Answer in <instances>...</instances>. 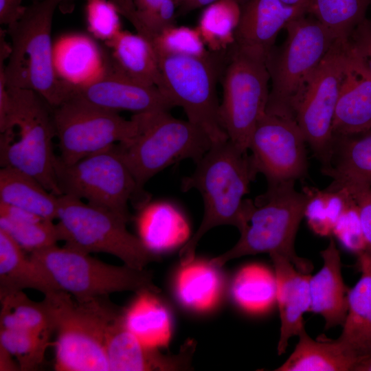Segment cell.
Here are the masks:
<instances>
[{"instance_id": "cell-33", "label": "cell", "mask_w": 371, "mask_h": 371, "mask_svg": "<svg viewBox=\"0 0 371 371\" xmlns=\"http://www.w3.org/2000/svg\"><path fill=\"white\" fill-rule=\"evenodd\" d=\"M118 13L150 44L164 30L175 25L182 0H109Z\"/></svg>"}, {"instance_id": "cell-38", "label": "cell", "mask_w": 371, "mask_h": 371, "mask_svg": "<svg viewBox=\"0 0 371 371\" xmlns=\"http://www.w3.org/2000/svg\"><path fill=\"white\" fill-rule=\"evenodd\" d=\"M50 344V339L25 330L0 328V346L16 359L21 370H35Z\"/></svg>"}, {"instance_id": "cell-6", "label": "cell", "mask_w": 371, "mask_h": 371, "mask_svg": "<svg viewBox=\"0 0 371 371\" xmlns=\"http://www.w3.org/2000/svg\"><path fill=\"white\" fill-rule=\"evenodd\" d=\"M295 183L268 186L257 198L248 223L236 245L208 262L218 268L244 256L260 253L287 258L300 271L309 274L312 263L297 255L294 243L300 223L304 217L307 196L295 189Z\"/></svg>"}, {"instance_id": "cell-11", "label": "cell", "mask_w": 371, "mask_h": 371, "mask_svg": "<svg viewBox=\"0 0 371 371\" xmlns=\"http://www.w3.org/2000/svg\"><path fill=\"white\" fill-rule=\"evenodd\" d=\"M54 169L62 195L80 199L128 220V203L139 209L149 199L139 191L117 144L71 164L56 155Z\"/></svg>"}, {"instance_id": "cell-28", "label": "cell", "mask_w": 371, "mask_h": 371, "mask_svg": "<svg viewBox=\"0 0 371 371\" xmlns=\"http://www.w3.org/2000/svg\"><path fill=\"white\" fill-rule=\"evenodd\" d=\"M122 310L127 329L144 346L158 348L166 346L172 333L170 314L157 297V293L141 291Z\"/></svg>"}, {"instance_id": "cell-22", "label": "cell", "mask_w": 371, "mask_h": 371, "mask_svg": "<svg viewBox=\"0 0 371 371\" xmlns=\"http://www.w3.org/2000/svg\"><path fill=\"white\" fill-rule=\"evenodd\" d=\"M106 69L134 82L158 87L161 73L151 45L142 36L120 30L106 43Z\"/></svg>"}, {"instance_id": "cell-42", "label": "cell", "mask_w": 371, "mask_h": 371, "mask_svg": "<svg viewBox=\"0 0 371 371\" xmlns=\"http://www.w3.org/2000/svg\"><path fill=\"white\" fill-rule=\"evenodd\" d=\"M348 46L352 56L371 75V21L365 19L351 32Z\"/></svg>"}, {"instance_id": "cell-5", "label": "cell", "mask_w": 371, "mask_h": 371, "mask_svg": "<svg viewBox=\"0 0 371 371\" xmlns=\"http://www.w3.org/2000/svg\"><path fill=\"white\" fill-rule=\"evenodd\" d=\"M306 15L286 25V40L267 57L271 81L267 113L295 120L313 75L337 39L315 18Z\"/></svg>"}, {"instance_id": "cell-3", "label": "cell", "mask_w": 371, "mask_h": 371, "mask_svg": "<svg viewBox=\"0 0 371 371\" xmlns=\"http://www.w3.org/2000/svg\"><path fill=\"white\" fill-rule=\"evenodd\" d=\"M44 296L56 335L54 343L55 370L109 371L106 329L122 311L108 297L78 302L61 290Z\"/></svg>"}, {"instance_id": "cell-17", "label": "cell", "mask_w": 371, "mask_h": 371, "mask_svg": "<svg viewBox=\"0 0 371 371\" xmlns=\"http://www.w3.org/2000/svg\"><path fill=\"white\" fill-rule=\"evenodd\" d=\"M71 95L117 112L169 111L174 107L157 87L137 83L107 69L91 82L74 84Z\"/></svg>"}, {"instance_id": "cell-43", "label": "cell", "mask_w": 371, "mask_h": 371, "mask_svg": "<svg viewBox=\"0 0 371 371\" xmlns=\"http://www.w3.org/2000/svg\"><path fill=\"white\" fill-rule=\"evenodd\" d=\"M355 203L366 241V252L371 255V187L346 186Z\"/></svg>"}, {"instance_id": "cell-47", "label": "cell", "mask_w": 371, "mask_h": 371, "mask_svg": "<svg viewBox=\"0 0 371 371\" xmlns=\"http://www.w3.org/2000/svg\"><path fill=\"white\" fill-rule=\"evenodd\" d=\"M354 371H371V357L359 362L355 366Z\"/></svg>"}, {"instance_id": "cell-44", "label": "cell", "mask_w": 371, "mask_h": 371, "mask_svg": "<svg viewBox=\"0 0 371 371\" xmlns=\"http://www.w3.org/2000/svg\"><path fill=\"white\" fill-rule=\"evenodd\" d=\"M23 0H0V23L9 25L16 21L22 14L25 6Z\"/></svg>"}, {"instance_id": "cell-12", "label": "cell", "mask_w": 371, "mask_h": 371, "mask_svg": "<svg viewBox=\"0 0 371 371\" xmlns=\"http://www.w3.org/2000/svg\"><path fill=\"white\" fill-rule=\"evenodd\" d=\"M52 115L58 139V156L63 162L71 164L115 142H131L142 129L144 113L126 120L117 111L71 95L52 107Z\"/></svg>"}, {"instance_id": "cell-39", "label": "cell", "mask_w": 371, "mask_h": 371, "mask_svg": "<svg viewBox=\"0 0 371 371\" xmlns=\"http://www.w3.org/2000/svg\"><path fill=\"white\" fill-rule=\"evenodd\" d=\"M150 45L157 58L165 56L199 57L208 52L196 27L176 25L156 35Z\"/></svg>"}, {"instance_id": "cell-14", "label": "cell", "mask_w": 371, "mask_h": 371, "mask_svg": "<svg viewBox=\"0 0 371 371\" xmlns=\"http://www.w3.org/2000/svg\"><path fill=\"white\" fill-rule=\"evenodd\" d=\"M348 38L335 40L313 75L295 114L306 144L323 166L333 149V122L349 58Z\"/></svg>"}, {"instance_id": "cell-49", "label": "cell", "mask_w": 371, "mask_h": 371, "mask_svg": "<svg viewBox=\"0 0 371 371\" xmlns=\"http://www.w3.org/2000/svg\"><path fill=\"white\" fill-rule=\"evenodd\" d=\"M74 0H65V2L63 3V5H62V7H64L65 8H69V3H71L72 1H74Z\"/></svg>"}, {"instance_id": "cell-4", "label": "cell", "mask_w": 371, "mask_h": 371, "mask_svg": "<svg viewBox=\"0 0 371 371\" xmlns=\"http://www.w3.org/2000/svg\"><path fill=\"white\" fill-rule=\"evenodd\" d=\"M7 89L9 109L0 132H10L18 139L0 136L1 167L19 169L34 177L49 192L61 196L54 169L52 106L32 90Z\"/></svg>"}, {"instance_id": "cell-34", "label": "cell", "mask_w": 371, "mask_h": 371, "mask_svg": "<svg viewBox=\"0 0 371 371\" xmlns=\"http://www.w3.org/2000/svg\"><path fill=\"white\" fill-rule=\"evenodd\" d=\"M277 284L275 273L260 265H249L235 276L232 285V296L245 311L260 313L276 302Z\"/></svg>"}, {"instance_id": "cell-46", "label": "cell", "mask_w": 371, "mask_h": 371, "mask_svg": "<svg viewBox=\"0 0 371 371\" xmlns=\"http://www.w3.org/2000/svg\"><path fill=\"white\" fill-rule=\"evenodd\" d=\"M12 357L10 353L0 346V370H20L19 365L14 363Z\"/></svg>"}, {"instance_id": "cell-40", "label": "cell", "mask_w": 371, "mask_h": 371, "mask_svg": "<svg viewBox=\"0 0 371 371\" xmlns=\"http://www.w3.org/2000/svg\"><path fill=\"white\" fill-rule=\"evenodd\" d=\"M333 235L348 251L357 255L366 251V241L359 211L352 198L336 221Z\"/></svg>"}, {"instance_id": "cell-41", "label": "cell", "mask_w": 371, "mask_h": 371, "mask_svg": "<svg viewBox=\"0 0 371 371\" xmlns=\"http://www.w3.org/2000/svg\"><path fill=\"white\" fill-rule=\"evenodd\" d=\"M87 8L90 30L97 36L108 40L121 30L120 14L109 0H89Z\"/></svg>"}, {"instance_id": "cell-26", "label": "cell", "mask_w": 371, "mask_h": 371, "mask_svg": "<svg viewBox=\"0 0 371 371\" xmlns=\"http://www.w3.org/2000/svg\"><path fill=\"white\" fill-rule=\"evenodd\" d=\"M359 281L348 292V311L340 337L346 341L359 362L371 357V255L358 256Z\"/></svg>"}, {"instance_id": "cell-31", "label": "cell", "mask_w": 371, "mask_h": 371, "mask_svg": "<svg viewBox=\"0 0 371 371\" xmlns=\"http://www.w3.org/2000/svg\"><path fill=\"white\" fill-rule=\"evenodd\" d=\"M179 272L176 293L186 306L196 310L211 308L217 302L222 289L219 268L207 262H194L184 266Z\"/></svg>"}, {"instance_id": "cell-8", "label": "cell", "mask_w": 371, "mask_h": 371, "mask_svg": "<svg viewBox=\"0 0 371 371\" xmlns=\"http://www.w3.org/2000/svg\"><path fill=\"white\" fill-rule=\"evenodd\" d=\"M213 144L208 135L189 120L172 117L169 111L144 113L139 134L117 148L132 173L139 191L168 166L186 159L199 162Z\"/></svg>"}, {"instance_id": "cell-10", "label": "cell", "mask_w": 371, "mask_h": 371, "mask_svg": "<svg viewBox=\"0 0 371 371\" xmlns=\"http://www.w3.org/2000/svg\"><path fill=\"white\" fill-rule=\"evenodd\" d=\"M30 256L43 267L59 290L78 302L117 292H160L151 272L145 269L110 265L65 245H55L30 253Z\"/></svg>"}, {"instance_id": "cell-18", "label": "cell", "mask_w": 371, "mask_h": 371, "mask_svg": "<svg viewBox=\"0 0 371 371\" xmlns=\"http://www.w3.org/2000/svg\"><path fill=\"white\" fill-rule=\"evenodd\" d=\"M306 14V8L289 5L281 0H245L240 4L234 45L266 60L279 32L289 22Z\"/></svg>"}, {"instance_id": "cell-21", "label": "cell", "mask_w": 371, "mask_h": 371, "mask_svg": "<svg viewBox=\"0 0 371 371\" xmlns=\"http://www.w3.org/2000/svg\"><path fill=\"white\" fill-rule=\"evenodd\" d=\"M371 128V75L350 54L333 122V137Z\"/></svg>"}, {"instance_id": "cell-1", "label": "cell", "mask_w": 371, "mask_h": 371, "mask_svg": "<svg viewBox=\"0 0 371 371\" xmlns=\"http://www.w3.org/2000/svg\"><path fill=\"white\" fill-rule=\"evenodd\" d=\"M194 172L183 179V192L197 190L204 203L199 227L179 251L182 266L194 260L201 238L219 225H232L242 232L247 226L254 202L244 200L258 174L248 152H243L229 139L213 144L196 164Z\"/></svg>"}, {"instance_id": "cell-23", "label": "cell", "mask_w": 371, "mask_h": 371, "mask_svg": "<svg viewBox=\"0 0 371 371\" xmlns=\"http://www.w3.org/2000/svg\"><path fill=\"white\" fill-rule=\"evenodd\" d=\"M322 169L333 180L329 186L371 187V128L334 137L330 159Z\"/></svg>"}, {"instance_id": "cell-25", "label": "cell", "mask_w": 371, "mask_h": 371, "mask_svg": "<svg viewBox=\"0 0 371 371\" xmlns=\"http://www.w3.org/2000/svg\"><path fill=\"white\" fill-rule=\"evenodd\" d=\"M137 227L139 238L155 254L184 245L190 238V227L183 214L170 203H147L139 209Z\"/></svg>"}, {"instance_id": "cell-48", "label": "cell", "mask_w": 371, "mask_h": 371, "mask_svg": "<svg viewBox=\"0 0 371 371\" xmlns=\"http://www.w3.org/2000/svg\"><path fill=\"white\" fill-rule=\"evenodd\" d=\"M284 3L289 5H297L308 8V0H281Z\"/></svg>"}, {"instance_id": "cell-32", "label": "cell", "mask_w": 371, "mask_h": 371, "mask_svg": "<svg viewBox=\"0 0 371 371\" xmlns=\"http://www.w3.org/2000/svg\"><path fill=\"white\" fill-rule=\"evenodd\" d=\"M0 328L25 330L50 339L54 325L43 300L34 302L23 291L0 294Z\"/></svg>"}, {"instance_id": "cell-9", "label": "cell", "mask_w": 371, "mask_h": 371, "mask_svg": "<svg viewBox=\"0 0 371 371\" xmlns=\"http://www.w3.org/2000/svg\"><path fill=\"white\" fill-rule=\"evenodd\" d=\"M56 219L60 240L67 247L89 254H109L137 269L158 260L156 254L128 231L129 220L111 210L61 195Z\"/></svg>"}, {"instance_id": "cell-15", "label": "cell", "mask_w": 371, "mask_h": 371, "mask_svg": "<svg viewBox=\"0 0 371 371\" xmlns=\"http://www.w3.org/2000/svg\"><path fill=\"white\" fill-rule=\"evenodd\" d=\"M306 141L295 120L265 112L250 137L252 164L268 186L295 183L307 175Z\"/></svg>"}, {"instance_id": "cell-16", "label": "cell", "mask_w": 371, "mask_h": 371, "mask_svg": "<svg viewBox=\"0 0 371 371\" xmlns=\"http://www.w3.org/2000/svg\"><path fill=\"white\" fill-rule=\"evenodd\" d=\"M122 312L108 324L105 347L109 371H184L192 370L196 344L186 342L176 355H164L142 344L126 327Z\"/></svg>"}, {"instance_id": "cell-30", "label": "cell", "mask_w": 371, "mask_h": 371, "mask_svg": "<svg viewBox=\"0 0 371 371\" xmlns=\"http://www.w3.org/2000/svg\"><path fill=\"white\" fill-rule=\"evenodd\" d=\"M0 229L30 253L55 245L60 240L54 221L2 202H0Z\"/></svg>"}, {"instance_id": "cell-24", "label": "cell", "mask_w": 371, "mask_h": 371, "mask_svg": "<svg viewBox=\"0 0 371 371\" xmlns=\"http://www.w3.org/2000/svg\"><path fill=\"white\" fill-rule=\"evenodd\" d=\"M294 350L276 371H354L359 359L350 345L336 339H313L305 328L298 335Z\"/></svg>"}, {"instance_id": "cell-50", "label": "cell", "mask_w": 371, "mask_h": 371, "mask_svg": "<svg viewBox=\"0 0 371 371\" xmlns=\"http://www.w3.org/2000/svg\"><path fill=\"white\" fill-rule=\"evenodd\" d=\"M370 3H371V0H370Z\"/></svg>"}, {"instance_id": "cell-20", "label": "cell", "mask_w": 371, "mask_h": 371, "mask_svg": "<svg viewBox=\"0 0 371 371\" xmlns=\"http://www.w3.org/2000/svg\"><path fill=\"white\" fill-rule=\"evenodd\" d=\"M320 254L323 265L309 280L310 311L320 315L325 321V330H329L343 326L346 322L349 289L344 282L340 254L333 238Z\"/></svg>"}, {"instance_id": "cell-37", "label": "cell", "mask_w": 371, "mask_h": 371, "mask_svg": "<svg viewBox=\"0 0 371 371\" xmlns=\"http://www.w3.org/2000/svg\"><path fill=\"white\" fill-rule=\"evenodd\" d=\"M370 0H308L307 14L319 21L335 38H348L366 19Z\"/></svg>"}, {"instance_id": "cell-19", "label": "cell", "mask_w": 371, "mask_h": 371, "mask_svg": "<svg viewBox=\"0 0 371 371\" xmlns=\"http://www.w3.org/2000/svg\"><path fill=\"white\" fill-rule=\"evenodd\" d=\"M277 284L276 302L280 318L278 353L286 352L288 343L304 328L303 315L311 308L310 274L298 270L286 257L270 254Z\"/></svg>"}, {"instance_id": "cell-7", "label": "cell", "mask_w": 371, "mask_h": 371, "mask_svg": "<svg viewBox=\"0 0 371 371\" xmlns=\"http://www.w3.org/2000/svg\"><path fill=\"white\" fill-rule=\"evenodd\" d=\"M229 49L208 50L199 57L158 58L161 80L157 87L174 107L183 109L188 120L201 127L213 144L229 139L220 122L216 91L227 63Z\"/></svg>"}, {"instance_id": "cell-27", "label": "cell", "mask_w": 371, "mask_h": 371, "mask_svg": "<svg viewBox=\"0 0 371 371\" xmlns=\"http://www.w3.org/2000/svg\"><path fill=\"white\" fill-rule=\"evenodd\" d=\"M5 231L0 229V294L25 289H36L45 295L58 288L43 266Z\"/></svg>"}, {"instance_id": "cell-36", "label": "cell", "mask_w": 371, "mask_h": 371, "mask_svg": "<svg viewBox=\"0 0 371 371\" xmlns=\"http://www.w3.org/2000/svg\"><path fill=\"white\" fill-rule=\"evenodd\" d=\"M304 217L310 229L319 236L333 235V227L352 198L345 187H328L321 190L306 187Z\"/></svg>"}, {"instance_id": "cell-29", "label": "cell", "mask_w": 371, "mask_h": 371, "mask_svg": "<svg viewBox=\"0 0 371 371\" xmlns=\"http://www.w3.org/2000/svg\"><path fill=\"white\" fill-rule=\"evenodd\" d=\"M0 202L54 221L58 216L59 196L47 190L34 177L3 166L0 170Z\"/></svg>"}, {"instance_id": "cell-45", "label": "cell", "mask_w": 371, "mask_h": 371, "mask_svg": "<svg viewBox=\"0 0 371 371\" xmlns=\"http://www.w3.org/2000/svg\"><path fill=\"white\" fill-rule=\"evenodd\" d=\"M217 0H182L177 12V16L184 15L188 12L205 7ZM241 4L245 0H236Z\"/></svg>"}, {"instance_id": "cell-35", "label": "cell", "mask_w": 371, "mask_h": 371, "mask_svg": "<svg viewBox=\"0 0 371 371\" xmlns=\"http://www.w3.org/2000/svg\"><path fill=\"white\" fill-rule=\"evenodd\" d=\"M240 16L236 0H217L204 7L196 27L208 50L224 51L233 45Z\"/></svg>"}, {"instance_id": "cell-13", "label": "cell", "mask_w": 371, "mask_h": 371, "mask_svg": "<svg viewBox=\"0 0 371 371\" xmlns=\"http://www.w3.org/2000/svg\"><path fill=\"white\" fill-rule=\"evenodd\" d=\"M221 80V124L229 139L242 151L248 152L253 131L266 112L270 81L266 60L233 45Z\"/></svg>"}, {"instance_id": "cell-2", "label": "cell", "mask_w": 371, "mask_h": 371, "mask_svg": "<svg viewBox=\"0 0 371 371\" xmlns=\"http://www.w3.org/2000/svg\"><path fill=\"white\" fill-rule=\"evenodd\" d=\"M65 0H36L8 25L10 54L4 74L6 86L32 90L54 107L69 98L74 84L60 79L55 70L51 38L56 8Z\"/></svg>"}]
</instances>
